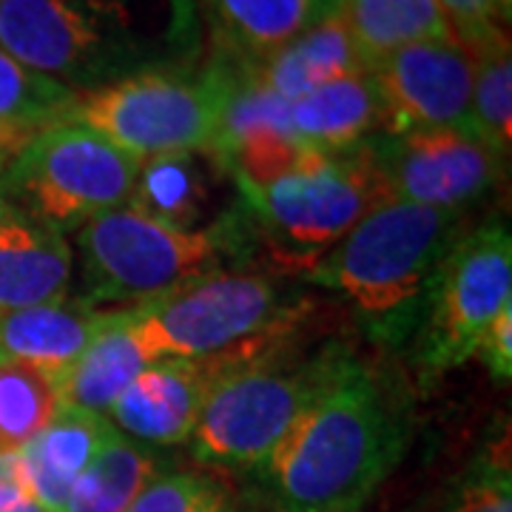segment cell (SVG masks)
<instances>
[{
	"label": "cell",
	"mask_w": 512,
	"mask_h": 512,
	"mask_svg": "<svg viewBox=\"0 0 512 512\" xmlns=\"http://www.w3.org/2000/svg\"><path fill=\"white\" fill-rule=\"evenodd\" d=\"M126 512H242L228 484L194 470H160Z\"/></svg>",
	"instance_id": "obj_27"
},
{
	"label": "cell",
	"mask_w": 512,
	"mask_h": 512,
	"mask_svg": "<svg viewBox=\"0 0 512 512\" xmlns=\"http://www.w3.org/2000/svg\"><path fill=\"white\" fill-rule=\"evenodd\" d=\"M222 100L225 69L217 57L197 72L185 66L151 69L80 94L72 120L140 163L174 154H214Z\"/></svg>",
	"instance_id": "obj_5"
},
{
	"label": "cell",
	"mask_w": 512,
	"mask_h": 512,
	"mask_svg": "<svg viewBox=\"0 0 512 512\" xmlns=\"http://www.w3.org/2000/svg\"><path fill=\"white\" fill-rule=\"evenodd\" d=\"M3 165H6V160L0 157V174H3ZM12 211H15V208H12V202L6 200V194H3V185H0V222L6 220V217H9Z\"/></svg>",
	"instance_id": "obj_32"
},
{
	"label": "cell",
	"mask_w": 512,
	"mask_h": 512,
	"mask_svg": "<svg viewBox=\"0 0 512 512\" xmlns=\"http://www.w3.org/2000/svg\"><path fill=\"white\" fill-rule=\"evenodd\" d=\"M279 291L259 274H202L180 288L128 308L148 362L208 359L239 348L282 322Z\"/></svg>",
	"instance_id": "obj_10"
},
{
	"label": "cell",
	"mask_w": 512,
	"mask_h": 512,
	"mask_svg": "<svg viewBox=\"0 0 512 512\" xmlns=\"http://www.w3.org/2000/svg\"><path fill=\"white\" fill-rule=\"evenodd\" d=\"M339 18L370 69L410 43L456 37L436 0H345Z\"/></svg>",
	"instance_id": "obj_22"
},
{
	"label": "cell",
	"mask_w": 512,
	"mask_h": 512,
	"mask_svg": "<svg viewBox=\"0 0 512 512\" xmlns=\"http://www.w3.org/2000/svg\"><path fill=\"white\" fill-rule=\"evenodd\" d=\"M251 69H254L256 80L268 92L282 97L285 103L305 97L330 80L370 72V66L365 63V57L359 55V49L339 15L308 26L302 35L293 37L291 43H285L279 52L259 60V63H251Z\"/></svg>",
	"instance_id": "obj_18"
},
{
	"label": "cell",
	"mask_w": 512,
	"mask_h": 512,
	"mask_svg": "<svg viewBox=\"0 0 512 512\" xmlns=\"http://www.w3.org/2000/svg\"><path fill=\"white\" fill-rule=\"evenodd\" d=\"M291 134L305 148L345 154L384 131L379 86L370 72L348 74L293 100L288 111Z\"/></svg>",
	"instance_id": "obj_17"
},
{
	"label": "cell",
	"mask_w": 512,
	"mask_h": 512,
	"mask_svg": "<svg viewBox=\"0 0 512 512\" xmlns=\"http://www.w3.org/2000/svg\"><path fill=\"white\" fill-rule=\"evenodd\" d=\"M83 302L137 308L211 271L220 256L214 231L177 228L126 202L77 228Z\"/></svg>",
	"instance_id": "obj_7"
},
{
	"label": "cell",
	"mask_w": 512,
	"mask_h": 512,
	"mask_svg": "<svg viewBox=\"0 0 512 512\" xmlns=\"http://www.w3.org/2000/svg\"><path fill=\"white\" fill-rule=\"evenodd\" d=\"M387 200L464 211L501 183L504 160L458 128L379 134L365 140Z\"/></svg>",
	"instance_id": "obj_11"
},
{
	"label": "cell",
	"mask_w": 512,
	"mask_h": 512,
	"mask_svg": "<svg viewBox=\"0 0 512 512\" xmlns=\"http://www.w3.org/2000/svg\"><path fill=\"white\" fill-rule=\"evenodd\" d=\"M140 160L83 123L46 128L15 151L0 174L6 200L20 214L57 231L120 208L134 197Z\"/></svg>",
	"instance_id": "obj_8"
},
{
	"label": "cell",
	"mask_w": 512,
	"mask_h": 512,
	"mask_svg": "<svg viewBox=\"0 0 512 512\" xmlns=\"http://www.w3.org/2000/svg\"><path fill=\"white\" fill-rule=\"evenodd\" d=\"M220 55L259 63L313 26L308 0H197Z\"/></svg>",
	"instance_id": "obj_20"
},
{
	"label": "cell",
	"mask_w": 512,
	"mask_h": 512,
	"mask_svg": "<svg viewBox=\"0 0 512 512\" xmlns=\"http://www.w3.org/2000/svg\"><path fill=\"white\" fill-rule=\"evenodd\" d=\"M194 157L197 154H174L140 163L131 202L177 228H191L188 220L197 217L202 200V174Z\"/></svg>",
	"instance_id": "obj_26"
},
{
	"label": "cell",
	"mask_w": 512,
	"mask_h": 512,
	"mask_svg": "<svg viewBox=\"0 0 512 512\" xmlns=\"http://www.w3.org/2000/svg\"><path fill=\"white\" fill-rule=\"evenodd\" d=\"M370 74L382 94V134L458 128L478 137L473 57L456 37L410 43L379 60Z\"/></svg>",
	"instance_id": "obj_12"
},
{
	"label": "cell",
	"mask_w": 512,
	"mask_h": 512,
	"mask_svg": "<svg viewBox=\"0 0 512 512\" xmlns=\"http://www.w3.org/2000/svg\"><path fill=\"white\" fill-rule=\"evenodd\" d=\"M396 390L353 350L265 464L276 512H362L404 453Z\"/></svg>",
	"instance_id": "obj_1"
},
{
	"label": "cell",
	"mask_w": 512,
	"mask_h": 512,
	"mask_svg": "<svg viewBox=\"0 0 512 512\" xmlns=\"http://www.w3.org/2000/svg\"><path fill=\"white\" fill-rule=\"evenodd\" d=\"M220 373V356L151 362L111 404L106 419L137 444H183L191 439L202 404Z\"/></svg>",
	"instance_id": "obj_13"
},
{
	"label": "cell",
	"mask_w": 512,
	"mask_h": 512,
	"mask_svg": "<svg viewBox=\"0 0 512 512\" xmlns=\"http://www.w3.org/2000/svg\"><path fill=\"white\" fill-rule=\"evenodd\" d=\"M111 436L114 424L106 416L60 407L52 424L12 456L20 487L40 507L63 512L77 476L92 464Z\"/></svg>",
	"instance_id": "obj_16"
},
{
	"label": "cell",
	"mask_w": 512,
	"mask_h": 512,
	"mask_svg": "<svg viewBox=\"0 0 512 512\" xmlns=\"http://www.w3.org/2000/svg\"><path fill=\"white\" fill-rule=\"evenodd\" d=\"M461 43H473L481 35L507 26L510 0H436Z\"/></svg>",
	"instance_id": "obj_29"
},
{
	"label": "cell",
	"mask_w": 512,
	"mask_h": 512,
	"mask_svg": "<svg viewBox=\"0 0 512 512\" xmlns=\"http://www.w3.org/2000/svg\"><path fill=\"white\" fill-rule=\"evenodd\" d=\"M476 356L493 373L495 382H510L512 376V308L495 319L484 339L478 342Z\"/></svg>",
	"instance_id": "obj_30"
},
{
	"label": "cell",
	"mask_w": 512,
	"mask_h": 512,
	"mask_svg": "<svg viewBox=\"0 0 512 512\" xmlns=\"http://www.w3.org/2000/svg\"><path fill=\"white\" fill-rule=\"evenodd\" d=\"M293 319L296 313H288L251 342L220 353L222 373L188 439L200 464L242 473L265 470L348 353L345 345L296 353L282 336Z\"/></svg>",
	"instance_id": "obj_3"
},
{
	"label": "cell",
	"mask_w": 512,
	"mask_h": 512,
	"mask_svg": "<svg viewBox=\"0 0 512 512\" xmlns=\"http://www.w3.org/2000/svg\"><path fill=\"white\" fill-rule=\"evenodd\" d=\"M183 0H0V49L77 94L131 74L185 66Z\"/></svg>",
	"instance_id": "obj_2"
},
{
	"label": "cell",
	"mask_w": 512,
	"mask_h": 512,
	"mask_svg": "<svg viewBox=\"0 0 512 512\" xmlns=\"http://www.w3.org/2000/svg\"><path fill=\"white\" fill-rule=\"evenodd\" d=\"M157 473V458L114 430L72 484L63 512H126Z\"/></svg>",
	"instance_id": "obj_23"
},
{
	"label": "cell",
	"mask_w": 512,
	"mask_h": 512,
	"mask_svg": "<svg viewBox=\"0 0 512 512\" xmlns=\"http://www.w3.org/2000/svg\"><path fill=\"white\" fill-rule=\"evenodd\" d=\"M151 365L140 348L128 308L114 313L106 328L92 339V345L80 353L69 373L57 384L60 407H74L97 416H109L111 404L120 393Z\"/></svg>",
	"instance_id": "obj_19"
},
{
	"label": "cell",
	"mask_w": 512,
	"mask_h": 512,
	"mask_svg": "<svg viewBox=\"0 0 512 512\" xmlns=\"http://www.w3.org/2000/svg\"><path fill=\"white\" fill-rule=\"evenodd\" d=\"M308 6H311L313 23H319V20L336 18L339 9L345 6V0H308Z\"/></svg>",
	"instance_id": "obj_31"
},
{
	"label": "cell",
	"mask_w": 512,
	"mask_h": 512,
	"mask_svg": "<svg viewBox=\"0 0 512 512\" xmlns=\"http://www.w3.org/2000/svg\"><path fill=\"white\" fill-rule=\"evenodd\" d=\"M512 308V234L487 222L461 234L424 293L416 330V367L424 384L476 356L478 342Z\"/></svg>",
	"instance_id": "obj_9"
},
{
	"label": "cell",
	"mask_w": 512,
	"mask_h": 512,
	"mask_svg": "<svg viewBox=\"0 0 512 512\" xmlns=\"http://www.w3.org/2000/svg\"><path fill=\"white\" fill-rule=\"evenodd\" d=\"M237 188L276 256L302 271L387 200L365 143L345 154L308 148L274 180Z\"/></svg>",
	"instance_id": "obj_6"
},
{
	"label": "cell",
	"mask_w": 512,
	"mask_h": 512,
	"mask_svg": "<svg viewBox=\"0 0 512 512\" xmlns=\"http://www.w3.org/2000/svg\"><path fill=\"white\" fill-rule=\"evenodd\" d=\"M444 512H512V478L507 461H481L458 484Z\"/></svg>",
	"instance_id": "obj_28"
},
{
	"label": "cell",
	"mask_w": 512,
	"mask_h": 512,
	"mask_svg": "<svg viewBox=\"0 0 512 512\" xmlns=\"http://www.w3.org/2000/svg\"><path fill=\"white\" fill-rule=\"evenodd\" d=\"M60 410L57 384L32 367L0 362V456H15Z\"/></svg>",
	"instance_id": "obj_25"
},
{
	"label": "cell",
	"mask_w": 512,
	"mask_h": 512,
	"mask_svg": "<svg viewBox=\"0 0 512 512\" xmlns=\"http://www.w3.org/2000/svg\"><path fill=\"white\" fill-rule=\"evenodd\" d=\"M461 228L464 211L384 200L319 256L305 279L348 296L379 339H399L419 322L430 279Z\"/></svg>",
	"instance_id": "obj_4"
},
{
	"label": "cell",
	"mask_w": 512,
	"mask_h": 512,
	"mask_svg": "<svg viewBox=\"0 0 512 512\" xmlns=\"http://www.w3.org/2000/svg\"><path fill=\"white\" fill-rule=\"evenodd\" d=\"M114 313L117 308H94L83 299L0 313V362L32 367L60 384Z\"/></svg>",
	"instance_id": "obj_14"
},
{
	"label": "cell",
	"mask_w": 512,
	"mask_h": 512,
	"mask_svg": "<svg viewBox=\"0 0 512 512\" xmlns=\"http://www.w3.org/2000/svg\"><path fill=\"white\" fill-rule=\"evenodd\" d=\"M74 276V251L63 231L18 208L0 222V313L63 302Z\"/></svg>",
	"instance_id": "obj_15"
},
{
	"label": "cell",
	"mask_w": 512,
	"mask_h": 512,
	"mask_svg": "<svg viewBox=\"0 0 512 512\" xmlns=\"http://www.w3.org/2000/svg\"><path fill=\"white\" fill-rule=\"evenodd\" d=\"M473 120L478 137L507 163L512 148V49L510 29L501 26L473 43Z\"/></svg>",
	"instance_id": "obj_24"
},
{
	"label": "cell",
	"mask_w": 512,
	"mask_h": 512,
	"mask_svg": "<svg viewBox=\"0 0 512 512\" xmlns=\"http://www.w3.org/2000/svg\"><path fill=\"white\" fill-rule=\"evenodd\" d=\"M80 94L32 72L0 49V157L9 160L46 128L72 120Z\"/></svg>",
	"instance_id": "obj_21"
}]
</instances>
